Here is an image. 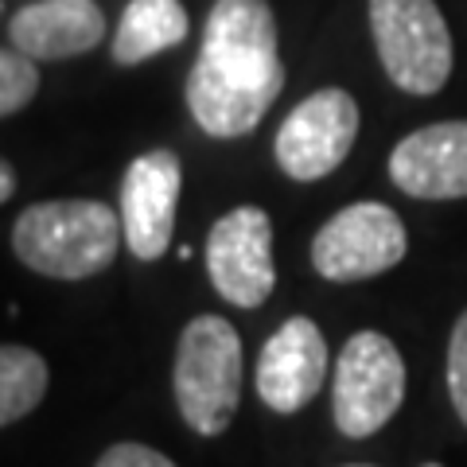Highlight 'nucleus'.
Wrapping results in <instances>:
<instances>
[{
    "instance_id": "2eb2a0df",
    "label": "nucleus",
    "mask_w": 467,
    "mask_h": 467,
    "mask_svg": "<svg viewBox=\"0 0 467 467\" xmlns=\"http://www.w3.org/2000/svg\"><path fill=\"white\" fill-rule=\"evenodd\" d=\"M36 94H39V67H36V58L20 55L16 47H5V51H0V113L16 117Z\"/></svg>"
},
{
    "instance_id": "4468645a",
    "label": "nucleus",
    "mask_w": 467,
    "mask_h": 467,
    "mask_svg": "<svg viewBox=\"0 0 467 467\" xmlns=\"http://www.w3.org/2000/svg\"><path fill=\"white\" fill-rule=\"evenodd\" d=\"M51 370L39 350L8 343L0 347V425H16L47 398Z\"/></svg>"
},
{
    "instance_id": "39448f33",
    "label": "nucleus",
    "mask_w": 467,
    "mask_h": 467,
    "mask_svg": "<svg viewBox=\"0 0 467 467\" xmlns=\"http://www.w3.org/2000/svg\"><path fill=\"white\" fill-rule=\"evenodd\" d=\"M405 401V358L382 331H355L335 358L331 417L350 441L386 429Z\"/></svg>"
},
{
    "instance_id": "9d476101",
    "label": "nucleus",
    "mask_w": 467,
    "mask_h": 467,
    "mask_svg": "<svg viewBox=\"0 0 467 467\" xmlns=\"http://www.w3.org/2000/svg\"><path fill=\"white\" fill-rule=\"evenodd\" d=\"M327 382V343L316 319L292 316L257 355V398L273 413H300Z\"/></svg>"
},
{
    "instance_id": "dca6fc26",
    "label": "nucleus",
    "mask_w": 467,
    "mask_h": 467,
    "mask_svg": "<svg viewBox=\"0 0 467 467\" xmlns=\"http://www.w3.org/2000/svg\"><path fill=\"white\" fill-rule=\"evenodd\" d=\"M448 398L451 409L460 413V420L467 425V312L456 319L448 339Z\"/></svg>"
},
{
    "instance_id": "9b49d317",
    "label": "nucleus",
    "mask_w": 467,
    "mask_h": 467,
    "mask_svg": "<svg viewBox=\"0 0 467 467\" xmlns=\"http://www.w3.org/2000/svg\"><path fill=\"white\" fill-rule=\"evenodd\" d=\"M389 180L409 199H467V121H436L401 137L389 152Z\"/></svg>"
},
{
    "instance_id": "6e6552de",
    "label": "nucleus",
    "mask_w": 467,
    "mask_h": 467,
    "mask_svg": "<svg viewBox=\"0 0 467 467\" xmlns=\"http://www.w3.org/2000/svg\"><path fill=\"white\" fill-rule=\"evenodd\" d=\"M207 273L214 292L234 308H261L273 288V218L261 207H234L207 234Z\"/></svg>"
},
{
    "instance_id": "423d86ee",
    "label": "nucleus",
    "mask_w": 467,
    "mask_h": 467,
    "mask_svg": "<svg viewBox=\"0 0 467 467\" xmlns=\"http://www.w3.org/2000/svg\"><path fill=\"white\" fill-rule=\"evenodd\" d=\"M405 254V223L386 202H350L335 211L312 238V269L335 285L382 276L401 265Z\"/></svg>"
},
{
    "instance_id": "f8f14e48",
    "label": "nucleus",
    "mask_w": 467,
    "mask_h": 467,
    "mask_svg": "<svg viewBox=\"0 0 467 467\" xmlns=\"http://www.w3.org/2000/svg\"><path fill=\"white\" fill-rule=\"evenodd\" d=\"M106 39V16L94 0H36L8 20V47L36 63H63Z\"/></svg>"
},
{
    "instance_id": "a211bd4d",
    "label": "nucleus",
    "mask_w": 467,
    "mask_h": 467,
    "mask_svg": "<svg viewBox=\"0 0 467 467\" xmlns=\"http://www.w3.org/2000/svg\"><path fill=\"white\" fill-rule=\"evenodd\" d=\"M12 192H16V171H12V164L5 160V164H0V199H12Z\"/></svg>"
},
{
    "instance_id": "ddd939ff",
    "label": "nucleus",
    "mask_w": 467,
    "mask_h": 467,
    "mask_svg": "<svg viewBox=\"0 0 467 467\" xmlns=\"http://www.w3.org/2000/svg\"><path fill=\"white\" fill-rule=\"evenodd\" d=\"M187 32H192V20L180 0H129L117 20L109 55L121 67H137L160 51L180 47Z\"/></svg>"
},
{
    "instance_id": "f257e3e1",
    "label": "nucleus",
    "mask_w": 467,
    "mask_h": 467,
    "mask_svg": "<svg viewBox=\"0 0 467 467\" xmlns=\"http://www.w3.org/2000/svg\"><path fill=\"white\" fill-rule=\"evenodd\" d=\"M281 90L285 63L269 0H214L183 90L195 125L214 140L250 137Z\"/></svg>"
},
{
    "instance_id": "f3484780",
    "label": "nucleus",
    "mask_w": 467,
    "mask_h": 467,
    "mask_svg": "<svg viewBox=\"0 0 467 467\" xmlns=\"http://www.w3.org/2000/svg\"><path fill=\"white\" fill-rule=\"evenodd\" d=\"M94 467H175V463L164 456V451H156L149 444L121 441V444H109L106 451H101Z\"/></svg>"
},
{
    "instance_id": "1a4fd4ad",
    "label": "nucleus",
    "mask_w": 467,
    "mask_h": 467,
    "mask_svg": "<svg viewBox=\"0 0 467 467\" xmlns=\"http://www.w3.org/2000/svg\"><path fill=\"white\" fill-rule=\"evenodd\" d=\"M180 156L168 149L144 152L125 168L121 180V226L125 245L137 261H160L171 245L175 207H180Z\"/></svg>"
},
{
    "instance_id": "6ab92c4d",
    "label": "nucleus",
    "mask_w": 467,
    "mask_h": 467,
    "mask_svg": "<svg viewBox=\"0 0 467 467\" xmlns=\"http://www.w3.org/2000/svg\"><path fill=\"white\" fill-rule=\"evenodd\" d=\"M347 467H374V463H347Z\"/></svg>"
},
{
    "instance_id": "20e7f679",
    "label": "nucleus",
    "mask_w": 467,
    "mask_h": 467,
    "mask_svg": "<svg viewBox=\"0 0 467 467\" xmlns=\"http://www.w3.org/2000/svg\"><path fill=\"white\" fill-rule=\"evenodd\" d=\"M370 32L389 82L432 98L451 78V27L436 0H370Z\"/></svg>"
},
{
    "instance_id": "f03ea898",
    "label": "nucleus",
    "mask_w": 467,
    "mask_h": 467,
    "mask_svg": "<svg viewBox=\"0 0 467 467\" xmlns=\"http://www.w3.org/2000/svg\"><path fill=\"white\" fill-rule=\"evenodd\" d=\"M125 226L98 199H47L20 211L12 250L32 273L51 281H86L113 265Z\"/></svg>"
},
{
    "instance_id": "7ed1b4c3",
    "label": "nucleus",
    "mask_w": 467,
    "mask_h": 467,
    "mask_svg": "<svg viewBox=\"0 0 467 467\" xmlns=\"http://www.w3.org/2000/svg\"><path fill=\"white\" fill-rule=\"evenodd\" d=\"M171 393L183 425L199 436H223L242 401V335L223 316H195L180 331Z\"/></svg>"
},
{
    "instance_id": "0eeeda50",
    "label": "nucleus",
    "mask_w": 467,
    "mask_h": 467,
    "mask_svg": "<svg viewBox=\"0 0 467 467\" xmlns=\"http://www.w3.org/2000/svg\"><path fill=\"white\" fill-rule=\"evenodd\" d=\"M358 101L339 86L316 90L276 129L273 156L288 180L316 183L343 164L358 140Z\"/></svg>"
},
{
    "instance_id": "aec40b11",
    "label": "nucleus",
    "mask_w": 467,
    "mask_h": 467,
    "mask_svg": "<svg viewBox=\"0 0 467 467\" xmlns=\"http://www.w3.org/2000/svg\"><path fill=\"white\" fill-rule=\"evenodd\" d=\"M420 467H441V463H420Z\"/></svg>"
}]
</instances>
